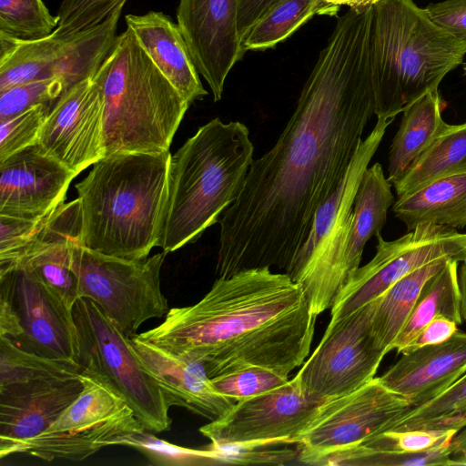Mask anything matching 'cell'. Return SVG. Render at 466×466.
Wrapping results in <instances>:
<instances>
[{
	"label": "cell",
	"mask_w": 466,
	"mask_h": 466,
	"mask_svg": "<svg viewBox=\"0 0 466 466\" xmlns=\"http://www.w3.org/2000/svg\"><path fill=\"white\" fill-rule=\"evenodd\" d=\"M373 5L336 22L275 145L254 159L219 219L216 275L276 267L289 273L316 211L342 181L377 102Z\"/></svg>",
	"instance_id": "6da1fadb"
},
{
	"label": "cell",
	"mask_w": 466,
	"mask_h": 466,
	"mask_svg": "<svg viewBox=\"0 0 466 466\" xmlns=\"http://www.w3.org/2000/svg\"><path fill=\"white\" fill-rule=\"evenodd\" d=\"M316 319L287 273L251 268L218 278L198 302L137 336L203 362L210 379L253 366L289 376L309 354Z\"/></svg>",
	"instance_id": "7a4b0ae2"
},
{
	"label": "cell",
	"mask_w": 466,
	"mask_h": 466,
	"mask_svg": "<svg viewBox=\"0 0 466 466\" xmlns=\"http://www.w3.org/2000/svg\"><path fill=\"white\" fill-rule=\"evenodd\" d=\"M169 150L106 156L76 184L82 246L140 259L157 247L168 197Z\"/></svg>",
	"instance_id": "3957f363"
},
{
	"label": "cell",
	"mask_w": 466,
	"mask_h": 466,
	"mask_svg": "<svg viewBox=\"0 0 466 466\" xmlns=\"http://www.w3.org/2000/svg\"><path fill=\"white\" fill-rule=\"evenodd\" d=\"M254 153L239 121L214 118L171 157L168 197L157 244L166 253L198 240L239 197Z\"/></svg>",
	"instance_id": "277c9868"
},
{
	"label": "cell",
	"mask_w": 466,
	"mask_h": 466,
	"mask_svg": "<svg viewBox=\"0 0 466 466\" xmlns=\"http://www.w3.org/2000/svg\"><path fill=\"white\" fill-rule=\"evenodd\" d=\"M465 56L466 40L435 24L413 0H380L370 36L376 116L395 118L437 89Z\"/></svg>",
	"instance_id": "5b68a950"
},
{
	"label": "cell",
	"mask_w": 466,
	"mask_h": 466,
	"mask_svg": "<svg viewBox=\"0 0 466 466\" xmlns=\"http://www.w3.org/2000/svg\"><path fill=\"white\" fill-rule=\"evenodd\" d=\"M93 78L104 101L106 157L169 150L190 104L129 28L116 35Z\"/></svg>",
	"instance_id": "8992f818"
},
{
	"label": "cell",
	"mask_w": 466,
	"mask_h": 466,
	"mask_svg": "<svg viewBox=\"0 0 466 466\" xmlns=\"http://www.w3.org/2000/svg\"><path fill=\"white\" fill-rule=\"evenodd\" d=\"M391 187L380 163L368 167L351 213L288 274L302 288L315 316L332 307L341 289L360 268L368 240L381 232L388 210L394 203Z\"/></svg>",
	"instance_id": "52a82bcc"
},
{
	"label": "cell",
	"mask_w": 466,
	"mask_h": 466,
	"mask_svg": "<svg viewBox=\"0 0 466 466\" xmlns=\"http://www.w3.org/2000/svg\"><path fill=\"white\" fill-rule=\"evenodd\" d=\"M72 312L82 374L100 381L125 400L145 430L153 433L168 431L170 407L131 338L89 299H78Z\"/></svg>",
	"instance_id": "ba28073f"
},
{
	"label": "cell",
	"mask_w": 466,
	"mask_h": 466,
	"mask_svg": "<svg viewBox=\"0 0 466 466\" xmlns=\"http://www.w3.org/2000/svg\"><path fill=\"white\" fill-rule=\"evenodd\" d=\"M167 254L127 259L81 245L76 257L79 298L92 300L127 337L133 338L143 323L168 311L160 285Z\"/></svg>",
	"instance_id": "9c48e42d"
},
{
	"label": "cell",
	"mask_w": 466,
	"mask_h": 466,
	"mask_svg": "<svg viewBox=\"0 0 466 466\" xmlns=\"http://www.w3.org/2000/svg\"><path fill=\"white\" fill-rule=\"evenodd\" d=\"M78 397L46 431L26 441L19 453L44 461H80L145 430L133 410L100 381L81 374Z\"/></svg>",
	"instance_id": "30bf717a"
},
{
	"label": "cell",
	"mask_w": 466,
	"mask_h": 466,
	"mask_svg": "<svg viewBox=\"0 0 466 466\" xmlns=\"http://www.w3.org/2000/svg\"><path fill=\"white\" fill-rule=\"evenodd\" d=\"M0 336L25 351L78 363L72 309L28 268L0 274Z\"/></svg>",
	"instance_id": "8fae6325"
},
{
	"label": "cell",
	"mask_w": 466,
	"mask_h": 466,
	"mask_svg": "<svg viewBox=\"0 0 466 466\" xmlns=\"http://www.w3.org/2000/svg\"><path fill=\"white\" fill-rule=\"evenodd\" d=\"M126 2L97 25L67 36L34 40L0 36V91L39 79L61 78L67 89L93 77L116 37Z\"/></svg>",
	"instance_id": "7c38bea8"
},
{
	"label": "cell",
	"mask_w": 466,
	"mask_h": 466,
	"mask_svg": "<svg viewBox=\"0 0 466 466\" xmlns=\"http://www.w3.org/2000/svg\"><path fill=\"white\" fill-rule=\"evenodd\" d=\"M373 308L374 300L329 321L318 347L294 377L307 399L320 405L375 378L387 353L372 330Z\"/></svg>",
	"instance_id": "4fadbf2b"
},
{
	"label": "cell",
	"mask_w": 466,
	"mask_h": 466,
	"mask_svg": "<svg viewBox=\"0 0 466 466\" xmlns=\"http://www.w3.org/2000/svg\"><path fill=\"white\" fill-rule=\"evenodd\" d=\"M412 405L409 400L385 387L378 378L358 390L320 404L294 445L299 461L316 465L323 457L364 443L384 431Z\"/></svg>",
	"instance_id": "5bb4252c"
},
{
	"label": "cell",
	"mask_w": 466,
	"mask_h": 466,
	"mask_svg": "<svg viewBox=\"0 0 466 466\" xmlns=\"http://www.w3.org/2000/svg\"><path fill=\"white\" fill-rule=\"evenodd\" d=\"M375 256L360 267L336 297L330 321L339 320L385 292L413 270L441 258L466 259V233L424 223L391 241L376 235Z\"/></svg>",
	"instance_id": "9a60e30c"
},
{
	"label": "cell",
	"mask_w": 466,
	"mask_h": 466,
	"mask_svg": "<svg viewBox=\"0 0 466 466\" xmlns=\"http://www.w3.org/2000/svg\"><path fill=\"white\" fill-rule=\"evenodd\" d=\"M319 406L306 398L293 378L274 390L234 402L224 415L203 425L199 431L216 444L294 445Z\"/></svg>",
	"instance_id": "2e32d148"
},
{
	"label": "cell",
	"mask_w": 466,
	"mask_h": 466,
	"mask_svg": "<svg viewBox=\"0 0 466 466\" xmlns=\"http://www.w3.org/2000/svg\"><path fill=\"white\" fill-rule=\"evenodd\" d=\"M37 145L76 176L106 157L104 101L93 77L69 87L56 101Z\"/></svg>",
	"instance_id": "e0dca14e"
},
{
	"label": "cell",
	"mask_w": 466,
	"mask_h": 466,
	"mask_svg": "<svg viewBox=\"0 0 466 466\" xmlns=\"http://www.w3.org/2000/svg\"><path fill=\"white\" fill-rule=\"evenodd\" d=\"M237 14L238 0H179L177 10L189 54L215 102L221 99L228 75L246 52Z\"/></svg>",
	"instance_id": "ac0fdd59"
},
{
	"label": "cell",
	"mask_w": 466,
	"mask_h": 466,
	"mask_svg": "<svg viewBox=\"0 0 466 466\" xmlns=\"http://www.w3.org/2000/svg\"><path fill=\"white\" fill-rule=\"evenodd\" d=\"M76 175L41 151L28 147L0 162V216L39 219L65 203Z\"/></svg>",
	"instance_id": "d6986e66"
},
{
	"label": "cell",
	"mask_w": 466,
	"mask_h": 466,
	"mask_svg": "<svg viewBox=\"0 0 466 466\" xmlns=\"http://www.w3.org/2000/svg\"><path fill=\"white\" fill-rule=\"evenodd\" d=\"M79 379L43 380L0 387V458L50 427L78 397Z\"/></svg>",
	"instance_id": "ffe728a7"
},
{
	"label": "cell",
	"mask_w": 466,
	"mask_h": 466,
	"mask_svg": "<svg viewBox=\"0 0 466 466\" xmlns=\"http://www.w3.org/2000/svg\"><path fill=\"white\" fill-rule=\"evenodd\" d=\"M81 235L82 218L76 198L63 203L52 213L40 236L10 269L23 267L32 270L73 309L80 299L76 257L82 245Z\"/></svg>",
	"instance_id": "44dd1931"
},
{
	"label": "cell",
	"mask_w": 466,
	"mask_h": 466,
	"mask_svg": "<svg viewBox=\"0 0 466 466\" xmlns=\"http://www.w3.org/2000/svg\"><path fill=\"white\" fill-rule=\"evenodd\" d=\"M466 373V333L458 330L448 340L402 353L379 377L391 391L422 405L448 390Z\"/></svg>",
	"instance_id": "7402d4cb"
},
{
	"label": "cell",
	"mask_w": 466,
	"mask_h": 466,
	"mask_svg": "<svg viewBox=\"0 0 466 466\" xmlns=\"http://www.w3.org/2000/svg\"><path fill=\"white\" fill-rule=\"evenodd\" d=\"M131 342L162 389L169 407H184L211 421L234 404L214 388L203 362L181 358L137 335L131 338Z\"/></svg>",
	"instance_id": "603a6c76"
},
{
	"label": "cell",
	"mask_w": 466,
	"mask_h": 466,
	"mask_svg": "<svg viewBox=\"0 0 466 466\" xmlns=\"http://www.w3.org/2000/svg\"><path fill=\"white\" fill-rule=\"evenodd\" d=\"M125 20L156 66L189 104L208 95L177 24L156 11L127 15Z\"/></svg>",
	"instance_id": "cb8c5ba5"
},
{
	"label": "cell",
	"mask_w": 466,
	"mask_h": 466,
	"mask_svg": "<svg viewBox=\"0 0 466 466\" xmlns=\"http://www.w3.org/2000/svg\"><path fill=\"white\" fill-rule=\"evenodd\" d=\"M392 212L409 230L424 223L451 228L466 227V173L431 182L398 198Z\"/></svg>",
	"instance_id": "d4e9b609"
},
{
	"label": "cell",
	"mask_w": 466,
	"mask_h": 466,
	"mask_svg": "<svg viewBox=\"0 0 466 466\" xmlns=\"http://www.w3.org/2000/svg\"><path fill=\"white\" fill-rule=\"evenodd\" d=\"M444 107L445 103L437 88L425 94L402 112L401 122L389 153L387 178L392 186L450 125L441 116Z\"/></svg>",
	"instance_id": "484cf974"
},
{
	"label": "cell",
	"mask_w": 466,
	"mask_h": 466,
	"mask_svg": "<svg viewBox=\"0 0 466 466\" xmlns=\"http://www.w3.org/2000/svg\"><path fill=\"white\" fill-rule=\"evenodd\" d=\"M450 259L441 258L427 263L399 279L374 299L372 330L386 353L392 350L425 283Z\"/></svg>",
	"instance_id": "4316f807"
},
{
	"label": "cell",
	"mask_w": 466,
	"mask_h": 466,
	"mask_svg": "<svg viewBox=\"0 0 466 466\" xmlns=\"http://www.w3.org/2000/svg\"><path fill=\"white\" fill-rule=\"evenodd\" d=\"M466 173V122L449 125L393 184L398 198L441 178Z\"/></svg>",
	"instance_id": "83f0119b"
},
{
	"label": "cell",
	"mask_w": 466,
	"mask_h": 466,
	"mask_svg": "<svg viewBox=\"0 0 466 466\" xmlns=\"http://www.w3.org/2000/svg\"><path fill=\"white\" fill-rule=\"evenodd\" d=\"M459 261L450 259L423 286L413 309L401 332L395 340L392 350L401 353L420 329L437 317H446L458 325L462 323L460 310L458 282Z\"/></svg>",
	"instance_id": "f1b7e54d"
},
{
	"label": "cell",
	"mask_w": 466,
	"mask_h": 466,
	"mask_svg": "<svg viewBox=\"0 0 466 466\" xmlns=\"http://www.w3.org/2000/svg\"><path fill=\"white\" fill-rule=\"evenodd\" d=\"M339 8L321 0H282L242 40L245 51L275 46L316 15H334Z\"/></svg>",
	"instance_id": "f546056e"
},
{
	"label": "cell",
	"mask_w": 466,
	"mask_h": 466,
	"mask_svg": "<svg viewBox=\"0 0 466 466\" xmlns=\"http://www.w3.org/2000/svg\"><path fill=\"white\" fill-rule=\"evenodd\" d=\"M79 363L43 357L25 351L5 337L0 336V387L43 380L79 377Z\"/></svg>",
	"instance_id": "4dcf8cb0"
},
{
	"label": "cell",
	"mask_w": 466,
	"mask_h": 466,
	"mask_svg": "<svg viewBox=\"0 0 466 466\" xmlns=\"http://www.w3.org/2000/svg\"><path fill=\"white\" fill-rule=\"evenodd\" d=\"M451 445L420 452H401L360 444L330 453L320 459L316 465L451 466Z\"/></svg>",
	"instance_id": "1f68e13d"
},
{
	"label": "cell",
	"mask_w": 466,
	"mask_h": 466,
	"mask_svg": "<svg viewBox=\"0 0 466 466\" xmlns=\"http://www.w3.org/2000/svg\"><path fill=\"white\" fill-rule=\"evenodd\" d=\"M58 25L42 0H0V36L34 40L51 35Z\"/></svg>",
	"instance_id": "d6a6232c"
},
{
	"label": "cell",
	"mask_w": 466,
	"mask_h": 466,
	"mask_svg": "<svg viewBox=\"0 0 466 466\" xmlns=\"http://www.w3.org/2000/svg\"><path fill=\"white\" fill-rule=\"evenodd\" d=\"M118 445L137 450L153 464L162 466L220 465L216 454L207 448L178 446L142 430L122 438Z\"/></svg>",
	"instance_id": "836d02e7"
},
{
	"label": "cell",
	"mask_w": 466,
	"mask_h": 466,
	"mask_svg": "<svg viewBox=\"0 0 466 466\" xmlns=\"http://www.w3.org/2000/svg\"><path fill=\"white\" fill-rule=\"evenodd\" d=\"M53 105H38L0 120V162L34 145Z\"/></svg>",
	"instance_id": "e575fe53"
},
{
	"label": "cell",
	"mask_w": 466,
	"mask_h": 466,
	"mask_svg": "<svg viewBox=\"0 0 466 466\" xmlns=\"http://www.w3.org/2000/svg\"><path fill=\"white\" fill-rule=\"evenodd\" d=\"M466 404V373L439 396L411 408L400 418L390 431L429 429Z\"/></svg>",
	"instance_id": "d590c367"
},
{
	"label": "cell",
	"mask_w": 466,
	"mask_h": 466,
	"mask_svg": "<svg viewBox=\"0 0 466 466\" xmlns=\"http://www.w3.org/2000/svg\"><path fill=\"white\" fill-rule=\"evenodd\" d=\"M66 90L67 86L61 78L34 80L2 90L0 91V120L38 105H54Z\"/></svg>",
	"instance_id": "8d00e7d4"
},
{
	"label": "cell",
	"mask_w": 466,
	"mask_h": 466,
	"mask_svg": "<svg viewBox=\"0 0 466 466\" xmlns=\"http://www.w3.org/2000/svg\"><path fill=\"white\" fill-rule=\"evenodd\" d=\"M210 380L218 392L238 401L284 385L289 381V376L253 366Z\"/></svg>",
	"instance_id": "74e56055"
},
{
	"label": "cell",
	"mask_w": 466,
	"mask_h": 466,
	"mask_svg": "<svg viewBox=\"0 0 466 466\" xmlns=\"http://www.w3.org/2000/svg\"><path fill=\"white\" fill-rule=\"evenodd\" d=\"M51 215L39 219L0 216V274L10 269L35 243Z\"/></svg>",
	"instance_id": "f35d334b"
},
{
	"label": "cell",
	"mask_w": 466,
	"mask_h": 466,
	"mask_svg": "<svg viewBox=\"0 0 466 466\" xmlns=\"http://www.w3.org/2000/svg\"><path fill=\"white\" fill-rule=\"evenodd\" d=\"M127 0H62L56 15L58 25L53 32L67 36L90 29L103 22Z\"/></svg>",
	"instance_id": "ab89813d"
},
{
	"label": "cell",
	"mask_w": 466,
	"mask_h": 466,
	"mask_svg": "<svg viewBox=\"0 0 466 466\" xmlns=\"http://www.w3.org/2000/svg\"><path fill=\"white\" fill-rule=\"evenodd\" d=\"M458 431L456 429L442 428L388 431L361 444L381 450L420 452L450 446Z\"/></svg>",
	"instance_id": "60d3db41"
},
{
	"label": "cell",
	"mask_w": 466,
	"mask_h": 466,
	"mask_svg": "<svg viewBox=\"0 0 466 466\" xmlns=\"http://www.w3.org/2000/svg\"><path fill=\"white\" fill-rule=\"evenodd\" d=\"M213 451L220 464H275L285 465L299 459L296 449H267L268 447H252L232 444H216L210 442L207 447Z\"/></svg>",
	"instance_id": "b9f144b4"
},
{
	"label": "cell",
	"mask_w": 466,
	"mask_h": 466,
	"mask_svg": "<svg viewBox=\"0 0 466 466\" xmlns=\"http://www.w3.org/2000/svg\"><path fill=\"white\" fill-rule=\"evenodd\" d=\"M424 9L435 24L452 35L466 40V0L431 3Z\"/></svg>",
	"instance_id": "7bdbcfd3"
},
{
	"label": "cell",
	"mask_w": 466,
	"mask_h": 466,
	"mask_svg": "<svg viewBox=\"0 0 466 466\" xmlns=\"http://www.w3.org/2000/svg\"><path fill=\"white\" fill-rule=\"evenodd\" d=\"M458 330V324L452 319L442 316L437 317L420 329L413 340L403 349L401 354L421 347L442 343Z\"/></svg>",
	"instance_id": "ee69618b"
},
{
	"label": "cell",
	"mask_w": 466,
	"mask_h": 466,
	"mask_svg": "<svg viewBox=\"0 0 466 466\" xmlns=\"http://www.w3.org/2000/svg\"><path fill=\"white\" fill-rule=\"evenodd\" d=\"M280 1L282 0H238L237 26L241 40Z\"/></svg>",
	"instance_id": "f6af8a7d"
},
{
	"label": "cell",
	"mask_w": 466,
	"mask_h": 466,
	"mask_svg": "<svg viewBox=\"0 0 466 466\" xmlns=\"http://www.w3.org/2000/svg\"><path fill=\"white\" fill-rule=\"evenodd\" d=\"M437 428L458 430L451 442L452 458H458L466 453V404L449 417L433 423L429 429Z\"/></svg>",
	"instance_id": "bcb514c9"
},
{
	"label": "cell",
	"mask_w": 466,
	"mask_h": 466,
	"mask_svg": "<svg viewBox=\"0 0 466 466\" xmlns=\"http://www.w3.org/2000/svg\"><path fill=\"white\" fill-rule=\"evenodd\" d=\"M460 291V310L462 320L466 321V259L462 261L458 273Z\"/></svg>",
	"instance_id": "7dc6e473"
},
{
	"label": "cell",
	"mask_w": 466,
	"mask_h": 466,
	"mask_svg": "<svg viewBox=\"0 0 466 466\" xmlns=\"http://www.w3.org/2000/svg\"><path fill=\"white\" fill-rule=\"evenodd\" d=\"M328 5L339 8L340 5H348L350 8H360L374 5L380 0H321Z\"/></svg>",
	"instance_id": "c3c4849f"
},
{
	"label": "cell",
	"mask_w": 466,
	"mask_h": 466,
	"mask_svg": "<svg viewBox=\"0 0 466 466\" xmlns=\"http://www.w3.org/2000/svg\"><path fill=\"white\" fill-rule=\"evenodd\" d=\"M452 465H466V453L458 458H452Z\"/></svg>",
	"instance_id": "681fc988"
},
{
	"label": "cell",
	"mask_w": 466,
	"mask_h": 466,
	"mask_svg": "<svg viewBox=\"0 0 466 466\" xmlns=\"http://www.w3.org/2000/svg\"><path fill=\"white\" fill-rule=\"evenodd\" d=\"M463 74H464V76H466V63L463 66Z\"/></svg>",
	"instance_id": "f907efd6"
}]
</instances>
